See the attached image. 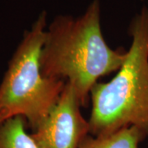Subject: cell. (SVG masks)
Listing matches in <instances>:
<instances>
[{
    "label": "cell",
    "instance_id": "4",
    "mask_svg": "<svg viewBox=\"0 0 148 148\" xmlns=\"http://www.w3.org/2000/svg\"><path fill=\"white\" fill-rule=\"evenodd\" d=\"M74 86L66 82L52 110L33 130L31 136L38 148H79L90 134L89 121L82 116Z\"/></svg>",
    "mask_w": 148,
    "mask_h": 148
},
{
    "label": "cell",
    "instance_id": "3",
    "mask_svg": "<svg viewBox=\"0 0 148 148\" xmlns=\"http://www.w3.org/2000/svg\"><path fill=\"white\" fill-rule=\"evenodd\" d=\"M47 27L43 11L22 40L8 63L0 83V122L23 117L35 130L58 102L65 82L41 73L40 57Z\"/></svg>",
    "mask_w": 148,
    "mask_h": 148
},
{
    "label": "cell",
    "instance_id": "5",
    "mask_svg": "<svg viewBox=\"0 0 148 148\" xmlns=\"http://www.w3.org/2000/svg\"><path fill=\"white\" fill-rule=\"evenodd\" d=\"M147 138L140 128L132 126L107 136L94 137L89 134L79 148H139V144Z\"/></svg>",
    "mask_w": 148,
    "mask_h": 148
},
{
    "label": "cell",
    "instance_id": "6",
    "mask_svg": "<svg viewBox=\"0 0 148 148\" xmlns=\"http://www.w3.org/2000/svg\"><path fill=\"white\" fill-rule=\"evenodd\" d=\"M27 120L21 116L0 122V148H38L31 133Z\"/></svg>",
    "mask_w": 148,
    "mask_h": 148
},
{
    "label": "cell",
    "instance_id": "2",
    "mask_svg": "<svg viewBox=\"0 0 148 148\" xmlns=\"http://www.w3.org/2000/svg\"><path fill=\"white\" fill-rule=\"evenodd\" d=\"M132 44L116 75L97 82L90 92V134L107 136L137 127L148 138V8L143 6L130 22Z\"/></svg>",
    "mask_w": 148,
    "mask_h": 148
},
{
    "label": "cell",
    "instance_id": "1",
    "mask_svg": "<svg viewBox=\"0 0 148 148\" xmlns=\"http://www.w3.org/2000/svg\"><path fill=\"white\" fill-rule=\"evenodd\" d=\"M127 56L122 48L111 49L103 36L101 3L93 0L77 17L59 14L48 26L40 64L44 77L67 79L82 107L101 77L118 72Z\"/></svg>",
    "mask_w": 148,
    "mask_h": 148
}]
</instances>
